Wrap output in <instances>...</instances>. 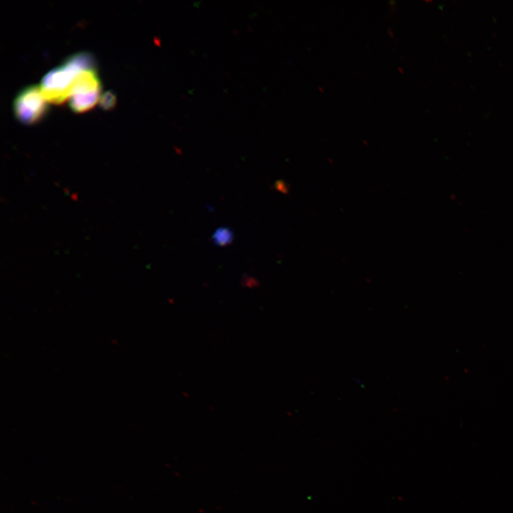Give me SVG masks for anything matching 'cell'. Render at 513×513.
Instances as JSON below:
<instances>
[{"mask_svg":"<svg viewBox=\"0 0 513 513\" xmlns=\"http://www.w3.org/2000/svg\"><path fill=\"white\" fill-rule=\"evenodd\" d=\"M101 82L97 69L80 72L75 78L69 94V106L76 113L93 108L100 99Z\"/></svg>","mask_w":513,"mask_h":513,"instance_id":"cell-2","label":"cell"},{"mask_svg":"<svg viewBox=\"0 0 513 513\" xmlns=\"http://www.w3.org/2000/svg\"><path fill=\"white\" fill-rule=\"evenodd\" d=\"M40 87L29 86L19 91L14 101L16 119L24 125H33L44 118L48 106Z\"/></svg>","mask_w":513,"mask_h":513,"instance_id":"cell-3","label":"cell"},{"mask_svg":"<svg viewBox=\"0 0 513 513\" xmlns=\"http://www.w3.org/2000/svg\"><path fill=\"white\" fill-rule=\"evenodd\" d=\"M90 69H97L95 60L91 53L80 52L69 56L43 77L39 87L44 98L53 104L63 103L69 98L76 76L80 72Z\"/></svg>","mask_w":513,"mask_h":513,"instance_id":"cell-1","label":"cell"},{"mask_svg":"<svg viewBox=\"0 0 513 513\" xmlns=\"http://www.w3.org/2000/svg\"><path fill=\"white\" fill-rule=\"evenodd\" d=\"M116 98L114 93L108 91L103 93L100 99V105L103 109L109 110L113 108L115 104Z\"/></svg>","mask_w":513,"mask_h":513,"instance_id":"cell-5","label":"cell"},{"mask_svg":"<svg viewBox=\"0 0 513 513\" xmlns=\"http://www.w3.org/2000/svg\"><path fill=\"white\" fill-rule=\"evenodd\" d=\"M234 239V233L228 227H219L212 234V239L217 246H226L232 243Z\"/></svg>","mask_w":513,"mask_h":513,"instance_id":"cell-4","label":"cell"}]
</instances>
